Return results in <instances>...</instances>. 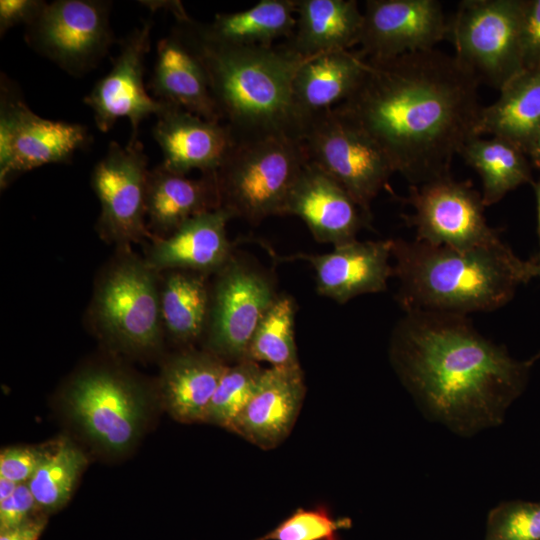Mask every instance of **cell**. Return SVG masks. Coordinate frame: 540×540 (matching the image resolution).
<instances>
[{"instance_id": "obj_1", "label": "cell", "mask_w": 540, "mask_h": 540, "mask_svg": "<svg viewBox=\"0 0 540 540\" xmlns=\"http://www.w3.org/2000/svg\"><path fill=\"white\" fill-rule=\"evenodd\" d=\"M479 81L437 49L367 60L352 94L337 107L384 152L410 185L450 174L473 137L482 105Z\"/></svg>"}, {"instance_id": "obj_2", "label": "cell", "mask_w": 540, "mask_h": 540, "mask_svg": "<svg viewBox=\"0 0 540 540\" xmlns=\"http://www.w3.org/2000/svg\"><path fill=\"white\" fill-rule=\"evenodd\" d=\"M389 356L422 411L460 435L500 424L536 358L519 361L464 315L408 311L390 337Z\"/></svg>"}, {"instance_id": "obj_3", "label": "cell", "mask_w": 540, "mask_h": 540, "mask_svg": "<svg viewBox=\"0 0 540 540\" xmlns=\"http://www.w3.org/2000/svg\"><path fill=\"white\" fill-rule=\"evenodd\" d=\"M392 258L396 299L406 312L467 316L494 311L534 277L535 262L520 259L503 241L461 250L392 239Z\"/></svg>"}, {"instance_id": "obj_4", "label": "cell", "mask_w": 540, "mask_h": 540, "mask_svg": "<svg viewBox=\"0 0 540 540\" xmlns=\"http://www.w3.org/2000/svg\"><path fill=\"white\" fill-rule=\"evenodd\" d=\"M179 24L204 65L221 122L235 141L280 134L301 140L292 81L302 58L282 45L217 44L200 34L194 20Z\"/></svg>"}, {"instance_id": "obj_5", "label": "cell", "mask_w": 540, "mask_h": 540, "mask_svg": "<svg viewBox=\"0 0 540 540\" xmlns=\"http://www.w3.org/2000/svg\"><path fill=\"white\" fill-rule=\"evenodd\" d=\"M307 162L301 140L288 135L235 141L215 172L220 208L252 225L284 215Z\"/></svg>"}, {"instance_id": "obj_6", "label": "cell", "mask_w": 540, "mask_h": 540, "mask_svg": "<svg viewBox=\"0 0 540 540\" xmlns=\"http://www.w3.org/2000/svg\"><path fill=\"white\" fill-rule=\"evenodd\" d=\"M301 142L308 162L336 180L370 218V205L394 172L372 138L337 106L305 126Z\"/></svg>"}, {"instance_id": "obj_7", "label": "cell", "mask_w": 540, "mask_h": 540, "mask_svg": "<svg viewBox=\"0 0 540 540\" xmlns=\"http://www.w3.org/2000/svg\"><path fill=\"white\" fill-rule=\"evenodd\" d=\"M523 1L464 0L448 22L454 57L480 84L500 90L522 70Z\"/></svg>"}, {"instance_id": "obj_8", "label": "cell", "mask_w": 540, "mask_h": 540, "mask_svg": "<svg viewBox=\"0 0 540 540\" xmlns=\"http://www.w3.org/2000/svg\"><path fill=\"white\" fill-rule=\"evenodd\" d=\"M156 274L145 260L123 251L97 286L95 321L108 338L127 349L149 351L160 345L164 330Z\"/></svg>"}, {"instance_id": "obj_9", "label": "cell", "mask_w": 540, "mask_h": 540, "mask_svg": "<svg viewBox=\"0 0 540 540\" xmlns=\"http://www.w3.org/2000/svg\"><path fill=\"white\" fill-rule=\"evenodd\" d=\"M214 275L206 350L237 362L246 358L255 330L279 292L267 270L235 253Z\"/></svg>"}, {"instance_id": "obj_10", "label": "cell", "mask_w": 540, "mask_h": 540, "mask_svg": "<svg viewBox=\"0 0 540 540\" xmlns=\"http://www.w3.org/2000/svg\"><path fill=\"white\" fill-rule=\"evenodd\" d=\"M111 2L56 0L26 26V43L74 76L94 69L114 42Z\"/></svg>"}, {"instance_id": "obj_11", "label": "cell", "mask_w": 540, "mask_h": 540, "mask_svg": "<svg viewBox=\"0 0 540 540\" xmlns=\"http://www.w3.org/2000/svg\"><path fill=\"white\" fill-rule=\"evenodd\" d=\"M413 213L404 217L416 240L466 250L502 242L484 215L482 195L470 181L451 174L410 185L405 199Z\"/></svg>"}, {"instance_id": "obj_12", "label": "cell", "mask_w": 540, "mask_h": 540, "mask_svg": "<svg viewBox=\"0 0 540 540\" xmlns=\"http://www.w3.org/2000/svg\"><path fill=\"white\" fill-rule=\"evenodd\" d=\"M2 76L0 101L1 188L16 176L70 161L88 142L86 127L35 114Z\"/></svg>"}, {"instance_id": "obj_13", "label": "cell", "mask_w": 540, "mask_h": 540, "mask_svg": "<svg viewBox=\"0 0 540 540\" xmlns=\"http://www.w3.org/2000/svg\"><path fill=\"white\" fill-rule=\"evenodd\" d=\"M147 163L139 140L125 147L112 141L92 170L91 185L101 206L98 230L108 242L125 248L151 236L146 223Z\"/></svg>"}, {"instance_id": "obj_14", "label": "cell", "mask_w": 540, "mask_h": 540, "mask_svg": "<svg viewBox=\"0 0 540 540\" xmlns=\"http://www.w3.org/2000/svg\"><path fill=\"white\" fill-rule=\"evenodd\" d=\"M143 399L132 382L105 370L80 375L66 396L73 418L94 441L113 452L124 451L137 437Z\"/></svg>"}, {"instance_id": "obj_15", "label": "cell", "mask_w": 540, "mask_h": 540, "mask_svg": "<svg viewBox=\"0 0 540 540\" xmlns=\"http://www.w3.org/2000/svg\"><path fill=\"white\" fill-rule=\"evenodd\" d=\"M151 30L152 22L146 20L124 38L111 70L84 98L102 132H108L118 119L128 118L129 142L138 141V128L144 119L152 114L158 116L168 105L150 96L145 88V57L151 45Z\"/></svg>"}, {"instance_id": "obj_16", "label": "cell", "mask_w": 540, "mask_h": 540, "mask_svg": "<svg viewBox=\"0 0 540 540\" xmlns=\"http://www.w3.org/2000/svg\"><path fill=\"white\" fill-rule=\"evenodd\" d=\"M448 22L436 0H368L358 53L366 60H387L434 49L447 38Z\"/></svg>"}, {"instance_id": "obj_17", "label": "cell", "mask_w": 540, "mask_h": 540, "mask_svg": "<svg viewBox=\"0 0 540 540\" xmlns=\"http://www.w3.org/2000/svg\"><path fill=\"white\" fill-rule=\"evenodd\" d=\"M392 239L358 241L335 246L324 254H297L284 259L307 261L315 273L319 295L339 304L387 289L393 276Z\"/></svg>"}, {"instance_id": "obj_18", "label": "cell", "mask_w": 540, "mask_h": 540, "mask_svg": "<svg viewBox=\"0 0 540 540\" xmlns=\"http://www.w3.org/2000/svg\"><path fill=\"white\" fill-rule=\"evenodd\" d=\"M284 215L299 217L316 241L334 247L356 240L370 221L336 180L310 162L288 196Z\"/></svg>"}, {"instance_id": "obj_19", "label": "cell", "mask_w": 540, "mask_h": 540, "mask_svg": "<svg viewBox=\"0 0 540 540\" xmlns=\"http://www.w3.org/2000/svg\"><path fill=\"white\" fill-rule=\"evenodd\" d=\"M305 393L301 365L264 368L255 392L230 431L261 449L277 447L290 434Z\"/></svg>"}, {"instance_id": "obj_20", "label": "cell", "mask_w": 540, "mask_h": 540, "mask_svg": "<svg viewBox=\"0 0 540 540\" xmlns=\"http://www.w3.org/2000/svg\"><path fill=\"white\" fill-rule=\"evenodd\" d=\"M165 169L186 175L192 170L215 173L235 143L230 129L168 104L152 130Z\"/></svg>"}, {"instance_id": "obj_21", "label": "cell", "mask_w": 540, "mask_h": 540, "mask_svg": "<svg viewBox=\"0 0 540 540\" xmlns=\"http://www.w3.org/2000/svg\"><path fill=\"white\" fill-rule=\"evenodd\" d=\"M233 216L218 208L195 216L166 237H153L144 259L156 273L185 270L216 274L234 254L226 226Z\"/></svg>"}, {"instance_id": "obj_22", "label": "cell", "mask_w": 540, "mask_h": 540, "mask_svg": "<svg viewBox=\"0 0 540 540\" xmlns=\"http://www.w3.org/2000/svg\"><path fill=\"white\" fill-rule=\"evenodd\" d=\"M155 60L150 83L154 98L221 122L204 65L180 24L158 42Z\"/></svg>"}, {"instance_id": "obj_23", "label": "cell", "mask_w": 540, "mask_h": 540, "mask_svg": "<svg viewBox=\"0 0 540 540\" xmlns=\"http://www.w3.org/2000/svg\"><path fill=\"white\" fill-rule=\"evenodd\" d=\"M366 67L367 60L349 50L303 59L292 81V104L300 139L311 119L341 104L352 94Z\"/></svg>"}, {"instance_id": "obj_24", "label": "cell", "mask_w": 540, "mask_h": 540, "mask_svg": "<svg viewBox=\"0 0 540 540\" xmlns=\"http://www.w3.org/2000/svg\"><path fill=\"white\" fill-rule=\"evenodd\" d=\"M218 208L215 173L191 179L161 165L148 172L146 219L152 237H166L189 219Z\"/></svg>"}, {"instance_id": "obj_25", "label": "cell", "mask_w": 540, "mask_h": 540, "mask_svg": "<svg viewBox=\"0 0 540 540\" xmlns=\"http://www.w3.org/2000/svg\"><path fill=\"white\" fill-rule=\"evenodd\" d=\"M296 15L282 46L302 59L359 45L363 12L355 0H296Z\"/></svg>"}, {"instance_id": "obj_26", "label": "cell", "mask_w": 540, "mask_h": 540, "mask_svg": "<svg viewBox=\"0 0 540 540\" xmlns=\"http://www.w3.org/2000/svg\"><path fill=\"white\" fill-rule=\"evenodd\" d=\"M228 364L205 351H188L171 358L160 380L164 403L181 422L204 421L209 403Z\"/></svg>"}, {"instance_id": "obj_27", "label": "cell", "mask_w": 540, "mask_h": 540, "mask_svg": "<svg viewBox=\"0 0 540 540\" xmlns=\"http://www.w3.org/2000/svg\"><path fill=\"white\" fill-rule=\"evenodd\" d=\"M499 91L494 103L482 107L476 134L505 139L526 154L540 129V67L522 70Z\"/></svg>"}, {"instance_id": "obj_28", "label": "cell", "mask_w": 540, "mask_h": 540, "mask_svg": "<svg viewBox=\"0 0 540 540\" xmlns=\"http://www.w3.org/2000/svg\"><path fill=\"white\" fill-rule=\"evenodd\" d=\"M296 0H261L253 7L234 13L217 14L210 24L196 27L206 39L235 47H272L293 34Z\"/></svg>"}, {"instance_id": "obj_29", "label": "cell", "mask_w": 540, "mask_h": 540, "mask_svg": "<svg viewBox=\"0 0 540 540\" xmlns=\"http://www.w3.org/2000/svg\"><path fill=\"white\" fill-rule=\"evenodd\" d=\"M206 275L185 270L166 271L159 283L163 330L182 344L204 336L210 307V286Z\"/></svg>"}, {"instance_id": "obj_30", "label": "cell", "mask_w": 540, "mask_h": 540, "mask_svg": "<svg viewBox=\"0 0 540 540\" xmlns=\"http://www.w3.org/2000/svg\"><path fill=\"white\" fill-rule=\"evenodd\" d=\"M459 156L480 176L485 207L496 204L518 186L532 182L526 154L505 139L473 137L461 148Z\"/></svg>"}, {"instance_id": "obj_31", "label": "cell", "mask_w": 540, "mask_h": 540, "mask_svg": "<svg viewBox=\"0 0 540 540\" xmlns=\"http://www.w3.org/2000/svg\"><path fill=\"white\" fill-rule=\"evenodd\" d=\"M296 302L281 292L273 300L251 339L245 359L270 367L300 365L295 340Z\"/></svg>"}, {"instance_id": "obj_32", "label": "cell", "mask_w": 540, "mask_h": 540, "mask_svg": "<svg viewBox=\"0 0 540 540\" xmlns=\"http://www.w3.org/2000/svg\"><path fill=\"white\" fill-rule=\"evenodd\" d=\"M85 464L84 454L69 442L44 452L27 482L37 506L47 511L61 508L70 498Z\"/></svg>"}, {"instance_id": "obj_33", "label": "cell", "mask_w": 540, "mask_h": 540, "mask_svg": "<svg viewBox=\"0 0 540 540\" xmlns=\"http://www.w3.org/2000/svg\"><path fill=\"white\" fill-rule=\"evenodd\" d=\"M264 368L250 359L228 365L209 403L205 420L231 430L252 397Z\"/></svg>"}, {"instance_id": "obj_34", "label": "cell", "mask_w": 540, "mask_h": 540, "mask_svg": "<svg viewBox=\"0 0 540 540\" xmlns=\"http://www.w3.org/2000/svg\"><path fill=\"white\" fill-rule=\"evenodd\" d=\"M351 525L350 518H336L323 505L298 508L274 529L254 540H340L339 532Z\"/></svg>"}, {"instance_id": "obj_35", "label": "cell", "mask_w": 540, "mask_h": 540, "mask_svg": "<svg viewBox=\"0 0 540 540\" xmlns=\"http://www.w3.org/2000/svg\"><path fill=\"white\" fill-rule=\"evenodd\" d=\"M484 540H540V502L500 503L488 514Z\"/></svg>"}, {"instance_id": "obj_36", "label": "cell", "mask_w": 540, "mask_h": 540, "mask_svg": "<svg viewBox=\"0 0 540 540\" xmlns=\"http://www.w3.org/2000/svg\"><path fill=\"white\" fill-rule=\"evenodd\" d=\"M522 67H540V0L523 1L520 26Z\"/></svg>"}, {"instance_id": "obj_37", "label": "cell", "mask_w": 540, "mask_h": 540, "mask_svg": "<svg viewBox=\"0 0 540 540\" xmlns=\"http://www.w3.org/2000/svg\"><path fill=\"white\" fill-rule=\"evenodd\" d=\"M43 453L30 447L3 449L0 454V477L17 484L27 483L35 472Z\"/></svg>"}, {"instance_id": "obj_38", "label": "cell", "mask_w": 540, "mask_h": 540, "mask_svg": "<svg viewBox=\"0 0 540 540\" xmlns=\"http://www.w3.org/2000/svg\"><path fill=\"white\" fill-rule=\"evenodd\" d=\"M36 501L27 483L18 484L9 498L0 501V532L17 527L31 518Z\"/></svg>"}, {"instance_id": "obj_39", "label": "cell", "mask_w": 540, "mask_h": 540, "mask_svg": "<svg viewBox=\"0 0 540 540\" xmlns=\"http://www.w3.org/2000/svg\"><path fill=\"white\" fill-rule=\"evenodd\" d=\"M46 5L42 0H1L0 35L19 24L29 25Z\"/></svg>"}, {"instance_id": "obj_40", "label": "cell", "mask_w": 540, "mask_h": 540, "mask_svg": "<svg viewBox=\"0 0 540 540\" xmlns=\"http://www.w3.org/2000/svg\"><path fill=\"white\" fill-rule=\"evenodd\" d=\"M46 522L44 516L31 517L17 527L0 532V540H38Z\"/></svg>"}, {"instance_id": "obj_41", "label": "cell", "mask_w": 540, "mask_h": 540, "mask_svg": "<svg viewBox=\"0 0 540 540\" xmlns=\"http://www.w3.org/2000/svg\"><path fill=\"white\" fill-rule=\"evenodd\" d=\"M526 155L529 156L533 165L540 170V129L529 145Z\"/></svg>"}, {"instance_id": "obj_42", "label": "cell", "mask_w": 540, "mask_h": 540, "mask_svg": "<svg viewBox=\"0 0 540 540\" xmlns=\"http://www.w3.org/2000/svg\"><path fill=\"white\" fill-rule=\"evenodd\" d=\"M18 484L8 480L6 478L0 477V501L5 500L12 496L15 492Z\"/></svg>"}, {"instance_id": "obj_43", "label": "cell", "mask_w": 540, "mask_h": 540, "mask_svg": "<svg viewBox=\"0 0 540 540\" xmlns=\"http://www.w3.org/2000/svg\"><path fill=\"white\" fill-rule=\"evenodd\" d=\"M533 187L537 204V234L539 240V252L536 258L533 260L540 265V180L536 183H533Z\"/></svg>"}, {"instance_id": "obj_44", "label": "cell", "mask_w": 540, "mask_h": 540, "mask_svg": "<svg viewBox=\"0 0 540 540\" xmlns=\"http://www.w3.org/2000/svg\"><path fill=\"white\" fill-rule=\"evenodd\" d=\"M534 277H539L540 278V265L537 264L536 262H535V265H534Z\"/></svg>"}]
</instances>
